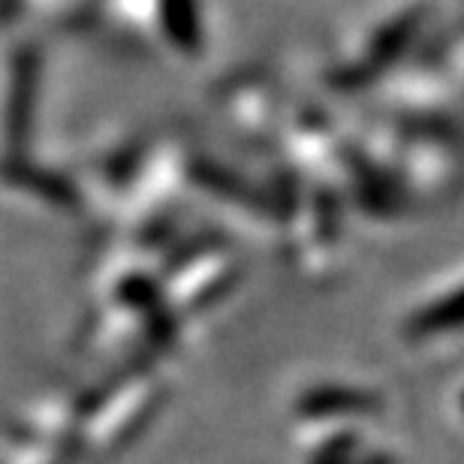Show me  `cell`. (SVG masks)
Masks as SVG:
<instances>
[{
    "label": "cell",
    "instance_id": "cell-2",
    "mask_svg": "<svg viewBox=\"0 0 464 464\" xmlns=\"http://www.w3.org/2000/svg\"><path fill=\"white\" fill-rule=\"evenodd\" d=\"M377 411V395L365 392V389H350V386H317L308 389L299 401L302 416H356V413H374Z\"/></svg>",
    "mask_w": 464,
    "mask_h": 464
},
{
    "label": "cell",
    "instance_id": "cell-1",
    "mask_svg": "<svg viewBox=\"0 0 464 464\" xmlns=\"http://www.w3.org/2000/svg\"><path fill=\"white\" fill-rule=\"evenodd\" d=\"M416 27H420V13L398 15L392 24H386L383 31L374 36L368 58L362 63H356V67H350L338 82H341V85H347V88H356V85H365V82L380 76V72H383L389 63H392L398 54L407 49V43L413 40Z\"/></svg>",
    "mask_w": 464,
    "mask_h": 464
},
{
    "label": "cell",
    "instance_id": "cell-3",
    "mask_svg": "<svg viewBox=\"0 0 464 464\" xmlns=\"http://www.w3.org/2000/svg\"><path fill=\"white\" fill-rule=\"evenodd\" d=\"M464 326V290L443 295L440 302L429 304L420 314L407 320V335L411 338H431L440 332L461 329Z\"/></svg>",
    "mask_w": 464,
    "mask_h": 464
}]
</instances>
